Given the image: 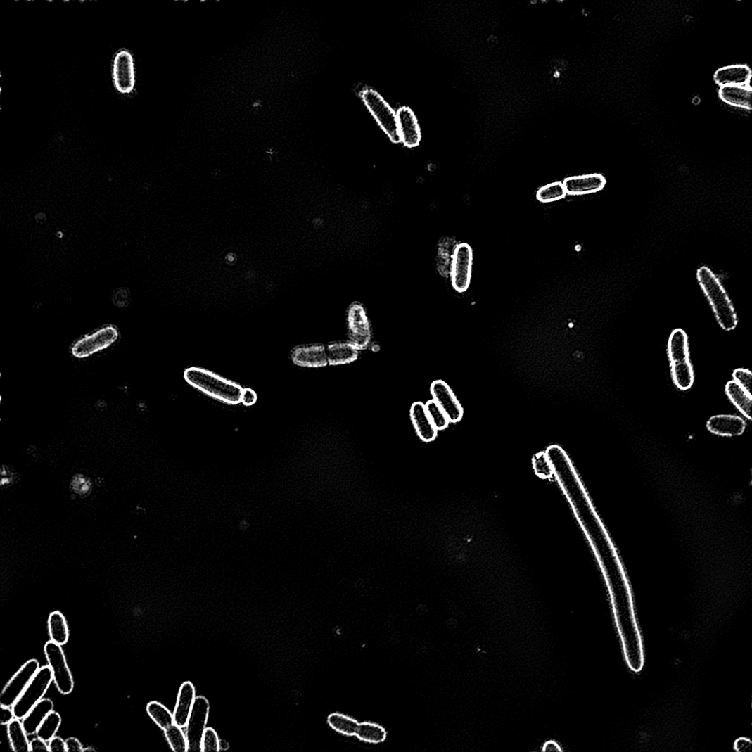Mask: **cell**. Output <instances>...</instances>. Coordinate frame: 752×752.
<instances>
[{
  "mask_svg": "<svg viewBox=\"0 0 752 752\" xmlns=\"http://www.w3.org/2000/svg\"><path fill=\"white\" fill-rule=\"evenodd\" d=\"M533 466L535 471L540 477L547 478L554 473L545 453H540L534 457Z\"/></svg>",
  "mask_w": 752,
  "mask_h": 752,
  "instance_id": "obj_37",
  "label": "cell"
},
{
  "mask_svg": "<svg viewBox=\"0 0 752 752\" xmlns=\"http://www.w3.org/2000/svg\"><path fill=\"white\" fill-rule=\"evenodd\" d=\"M292 362L300 367L308 369H320L327 365L326 345L315 343L298 345L291 354Z\"/></svg>",
  "mask_w": 752,
  "mask_h": 752,
  "instance_id": "obj_15",
  "label": "cell"
},
{
  "mask_svg": "<svg viewBox=\"0 0 752 752\" xmlns=\"http://www.w3.org/2000/svg\"><path fill=\"white\" fill-rule=\"evenodd\" d=\"M119 336V330L115 326H104L77 340L72 345L71 352L78 359L89 357L110 347Z\"/></svg>",
  "mask_w": 752,
  "mask_h": 752,
  "instance_id": "obj_9",
  "label": "cell"
},
{
  "mask_svg": "<svg viewBox=\"0 0 752 752\" xmlns=\"http://www.w3.org/2000/svg\"><path fill=\"white\" fill-rule=\"evenodd\" d=\"M567 195L585 196L604 190L606 179L600 174H591L566 177L562 181Z\"/></svg>",
  "mask_w": 752,
  "mask_h": 752,
  "instance_id": "obj_14",
  "label": "cell"
},
{
  "mask_svg": "<svg viewBox=\"0 0 752 752\" xmlns=\"http://www.w3.org/2000/svg\"><path fill=\"white\" fill-rule=\"evenodd\" d=\"M146 712L162 730L174 724L173 713L158 701H150L146 706Z\"/></svg>",
  "mask_w": 752,
  "mask_h": 752,
  "instance_id": "obj_29",
  "label": "cell"
},
{
  "mask_svg": "<svg viewBox=\"0 0 752 752\" xmlns=\"http://www.w3.org/2000/svg\"><path fill=\"white\" fill-rule=\"evenodd\" d=\"M53 682V673L49 666L41 667L12 707L15 718L22 720L44 699Z\"/></svg>",
  "mask_w": 752,
  "mask_h": 752,
  "instance_id": "obj_4",
  "label": "cell"
},
{
  "mask_svg": "<svg viewBox=\"0 0 752 752\" xmlns=\"http://www.w3.org/2000/svg\"><path fill=\"white\" fill-rule=\"evenodd\" d=\"M181 728L174 724L164 731L165 738L171 749L175 752H189V744L186 734Z\"/></svg>",
  "mask_w": 752,
  "mask_h": 752,
  "instance_id": "obj_31",
  "label": "cell"
},
{
  "mask_svg": "<svg viewBox=\"0 0 752 752\" xmlns=\"http://www.w3.org/2000/svg\"><path fill=\"white\" fill-rule=\"evenodd\" d=\"M8 737L11 749L15 752L30 751L29 735L18 718L7 725Z\"/></svg>",
  "mask_w": 752,
  "mask_h": 752,
  "instance_id": "obj_28",
  "label": "cell"
},
{
  "mask_svg": "<svg viewBox=\"0 0 752 752\" xmlns=\"http://www.w3.org/2000/svg\"><path fill=\"white\" fill-rule=\"evenodd\" d=\"M733 381L737 382L743 388L751 393L752 383V374L748 369H738L732 374Z\"/></svg>",
  "mask_w": 752,
  "mask_h": 752,
  "instance_id": "obj_38",
  "label": "cell"
},
{
  "mask_svg": "<svg viewBox=\"0 0 752 752\" xmlns=\"http://www.w3.org/2000/svg\"><path fill=\"white\" fill-rule=\"evenodd\" d=\"M184 378L192 387L225 404L241 403L244 388L235 381L198 367H189Z\"/></svg>",
  "mask_w": 752,
  "mask_h": 752,
  "instance_id": "obj_3",
  "label": "cell"
},
{
  "mask_svg": "<svg viewBox=\"0 0 752 752\" xmlns=\"http://www.w3.org/2000/svg\"><path fill=\"white\" fill-rule=\"evenodd\" d=\"M50 640L64 646L70 640V628L65 617L59 611L50 613L47 620Z\"/></svg>",
  "mask_w": 752,
  "mask_h": 752,
  "instance_id": "obj_25",
  "label": "cell"
},
{
  "mask_svg": "<svg viewBox=\"0 0 752 752\" xmlns=\"http://www.w3.org/2000/svg\"><path fill=\"white\" fill-rule=\"evenodd\" d=\"M196 688L191 681L184 682L179 689L174 710V721L177 726L185 728L196 698Z\"/></svg>",
  "mask_w": 752,
  "mask_h": 752,
  "instance_id": "obj_18",
  "label": "cell"
},
{
  "mask_svg": "<svg viewBox=\"0 0 752 752\" xmlns=\"http://www.w3.org/2000/svg\"><path fill=\"white\" fill-rule=\"evenodd\" d=\"M545 454L561 487L569 499L578 520L594 549L609 592L630 587L620 558L582 486L569 456L557 445L549 446Z\"/></svg>",
  "mask_w": 752,
  "mask_h": 752,
  "instance_id": "obj_1",
  "label": "cell"
},
{
  "mask_svg": "<svg viewBox=\"0 0 752 752\" xmlns=\"http://www.w3.org/2000/svg\"><path fill=\"white\" fill-rule=\"evenodd\" d=\"M61 723L62 718L60 715L53 710L48 714L45 718V720L39 726L36 734L37 737L48 743L50 740L56 737V734L59 730Z\"/></svg>",
  "mask_w": 752,
  "mask_h": 752,
  "instance_id": "obj_33",
  "label": "cell"
},
{
  "mask_svg": "<svg viewBox=\"0 0 752 752\" xmlns=\"http://www.w3.org/2000/svg\"><path fill=\"white\" fill-rule=\"evenodd\" d=\"M113 85L121 94H130L135 90L136 77L135 61L129 50L122 48L116 52L113 60Z\"/></svg>",
  "mask_w": 752,
  "mask_h": 752,
  "instance_id": "obj_11",
  "label": "cell"
},
{
  "mask_svg": "<svg viewBox=\"0 0 752 752\" xmlns=\"http://www.w3.org/2000/svg\"><path fill=\"white\" fill-rule=\"evenodd\" d=\"M396 115L400 142L409 148L419 145L421 131L414 112L409 108L402 107Z\"/></svg>",
  "mask_w": 752,
  "mask_h": 752,
  "instance_id": "obj_16",
  "label": "cell"
},
{
  "mask_svg": "<svg viewBox=\"0 0 752 752\" xmlns=\"http://www.w3.org/2000/svg\"><path fill=\"white\" fill-rule=\"evenodd\" d=\"M673 381L681 391L690 390L694 382L693 366L689 360L670 364Z\"/></svg>",
  "mask_w": 752,
  "mask_h": 752,
  "instance_id": "obj_27",
  "label": "cell"
},
{
  "mask_svg": "<svg viewBox=\"0 0 752 752\" xmlns=\"http://www.w3.org/2000/svg\"><path fill=\"white\" fill-rule=\"evenodd\" d=\"M231 255H229L228 257H227V260H228L229 262H231V261L233 262L234 261V257H233L234 255H232V257H231Z\"/></svg>",
  "mask_w": 752,
  "mask_h": 752,
  "instance_id": "obj_49",
  "label": "cell"
},
{
  "mask_svg": "<svg viewBox=\"0 0 752 752\" xmlns=\"http://www.w3.org/2000/svg\"><path fill=\"white\" fill-rule=\"evenodd\" d=\"M96 749L91 746L83 748L82 752H94Z\"/></svg>",
  "mask_w": 752,
  "mask_h": 752,
  "instance_id": "obj_48",
  "label": "cell"
},
{
  "mask_svg": "<svg viewBox=\"0 0 752 752\" xmlns=\"http://www.w3.org/2000/svg\"><path fill=\"white\" fill-rule=\"evenodd\" d=\"M54 707L53 701L51 699L44 698L30 710L22 720L23 725L28 735L37 734L45 718L49 713L54 710Z\"/></svg>",
  "mask_w": 752,
  "mask_h": 752,
  "instance_id": "obj_22",
  "label": "cell"
},
{
  "mask_svg": "<svg viewBox=\"0 0 752 752\" xmlns=\"http://www.w3.org/2000/svg\"><path fill=\"white\" fill-rule=\"evenodd\" d=\"M210 706L205 696H197L186 729L189 751L202 752V740L207 729Z\"/></svg>",
  "mask_w": 752,
  "mask_h": 752,
  "instance_id": "obj_10",
  "label": "cell"
},
{
  "mask_svg": "<svg viewBox=\"0 0 752 752\" xmlns=\"http://www.w3.org/2000/svg\"><path fill=\"white\" fill-rule=\"evenodd\" d=\"M66 752H82L83 746L81 742L75 737H71L65 740Z\"/></svg>",
  "mask_w": 752,
  "mask_h": 752,
  "instance_id": "obj_44",
  "label": "cell"
},
{
  "mask_svg": "<svg viewBox=\"0 0 752 752\" xmlns=\"http://www.w3.org/2000/svg\"><path fill=\"white\" fill-rule=\"evenodd\" d=\"M473 264V250L470 244H457L452 260H451L450 278L451 285L458 293H462L469 289Z\"/></svg>",
  "mask_w": 752,
  "mask_h": 752,
  "instance_id": "obj_8",
  "label": "cell"
},
{
  "mask_svg": "<svg viewBox=\"0 0 752 752\" xmlns=\"http://www.w3.org/2000/svg\"><path fill=\"white\" fill-rule=\"evenodd\" d=\"M219 737L212 727H207L202 740V752L219 751Z\"/></svg>",
  "mask_w": 752,
  "mask_h": 752,
  "instance_id": "obj_36",
  "label": "cell"
},
{
  "mask_svg": "<svg viewBox=\"0 0 752 752\" xmlns=\"http://www.w3.org/2000/svg\"><path fill=\"white\" fill-rule=\"evenodd\" d=\"M696 278L708 300L718 324L728 331L737 328L739 324L737 313L721 280L708 266L699 267Z\"/></svg>",
  "mask_w": 752,
  "mask_h": 752,
  "instance_id": "obj_2",
  "label": "cell"
},
{
  "mask_svg": "<svg viewBox=\"0 0 752 752\" xmlns=\"http://www.w3.org/2000/svg\"><path fill=\"white\" fill-rule=\"evenodd\" d=\"M230 748L229 743L227 740L220 739L219 741V751H225Z\"/></svg>",
  "mask_w": 752,
  "mask_h": 752,
  "instance_id": "obj_47",
  "label": "cell"
},
{
  "mask_svg": "<svg viewBox=\"0 0 752 752\" xmlns=\"http://www.w3.org/2000/svg\"><path fill=\"white\" fill-rule=\"evenodd\" d=\"M62 646L50 640L45 644L44 653L57 689L69 695L75 689V680Z\"/></svg>",
  "mask_w": 752,
  "mask_h": 752,
  "instance_id": "obj_5",
  "label": "cell"
},
{
  "mask_svg": "<svg viewBox=\"0 0 752 752\" xmlns=\"http://www.w3.org/2000/svg\"><path fill=\"white\" fill-rule=\"evenodd\" d=\"M432 399L442 408L450 423L459 422L464 415V409L452 389L442 380H435L430 388Z\"/></svg>",
  "mask_w": 752,
  "mask_h": 752,
  "instance_id": "obj_13",
  "label": "cell"
},
{
  "mask_svg": "<svg viewBox=\"0 0 752 752\" xmlns=\"http://www.w3.org/2000/svg\"><path fill=\"white\" fill-rule=\"evenodd\" d=\"M326 352L328 364L331 366H339L357 361L360 350L349 340H338L326 344Z\"/></svg>",
  "mask_w": 752,
  "mask_h": 752,
  "instance_id": "obj_20",
  "label": "cell"
},
{
  "mask_svg": "<svg viewBox=\"0 0 752 752\" xmlns=\"http://www.w3.org/2000/svg\"><path fill=\"white\" fill-rule=\"evenodd\" d=\"M328 722L331 728L345 735H355L359 723L353 718L340 713H333L328 718Z\"/></svg>",
  "mask_w": 752,
  "mask_h": 752,
  "instance_id": "obj_34",
  "label": "cell"
},
{
  "mask_svg": "<svg viewBox=\"0 0 752 752\" xmlns=\"http://www.w3.org/2000/svg\"><path fill=\"white\" fill-rule=\"evenodd\" d=\"M40 668L37 659H30L24 663L0 694V706L12 708Z\"/></svg>",
  "mask_w": 752,
  "mask_h": 752,
  "instance_id": "obj_12",
  "label": "cell"
},
{
  "mask_svg": "<svg viewBox=\"0 0 752 752\" xmlns=\"http://www.w3.org/2000/svg\"><path fill=\"white\" fill-rule=\"evenodd\" d=\"M49 751L47 742L37 737L30 741V751Z\"/></svg>",
  "mask_w": 752,
  "mask_h": 752,
  "instance_id": "obj_45",
  "label": "cell"
},
{
  "mask_svg": "<svg viewBox=\"0 0 752 752\" xmlns=\"http://www.w3.org/2000/svg\"><path fill=\"white\" fill-rule=\"evenodd\" d=\"M566 195L563 182L555 181L541 187L536 197L541 203H552L563 199Z\"/></svg>",
  "mask_w": 752,
  "mask_h": 752,
  "instance_id": "obj_32",
  "label": "cell"
},
{
  "mask_svg": "<svg viewBox=\"0 0 752 752\" xmlns=\"http://www.w3.org/2000/svg\"><path fill=\"white\" fill-rule=\"evenodd\" d=\"M362 741L371 744H379L385 741L387 732L382 727L369 722L360 723L356 734Z\"/></svg>",
  "mask_w": 752,
  "mask_h": 752,
  "instance_id": "obj_30",
  "label": "cell"
},
{
  "mask_svg": "<svg viewBox=\"0 0 752 752\" xmlns=\"http://www.w3.org/2000/svg\"><path fill=\"white\" fill-rule=\"evenodd\" d=\"M257 396L256 393L249 388H244L241 397V403L245 406H253L256 403Z\"/></svg>",
  "mask_w": 752,
  "mask_h": 752,
  "instance_id": "obj_40",
  "label": "cell"
},
{
  "mask_svg": "<svg viewBox=\"0 0 752 752\" xmlns=\"http://www.w3.org/2000/svg\"><path fill=\"white\" fill-rule=\"evenodd\" d=\"M348 337L360 352L370 346L372 340L371 324L364 306L358 302L350 304L346 314Z\"/></svg>",
  "mask_w": 752,
  "mask_h": 752,
  "instance_id": "obj_7",
  "label": "cell"
},
{
  "mask_svg": "<svg viewBox=\"0 0 752 752\" xmlns=\"http://www.w3.org/2000/svg\"><path fill=\"white\" fill-rule=\"evenodd\" d=\"M425 406L431 421L438 431L444 430L447 428L450 423L448 417L442 408L436 403L435 400L433 399L428 400L425 404Z\"/></svg>",
  "mask_w": 752,
  "mask_h": 752,
  "instance_id": "obj_35",
  "label": "cell"
},
{
  "mask_svg": "<svg viewBox=\"0 0 752 752\" xmlns=\"http://www.w3.org/2000/svg\"><path fill=\"white\" fill-rule=\"evenodd\" d=\"M410 417L417 436L425 442H431L438 437V431L427 413L425 404L414 402L410 408Z\"/></svg>",
  "mask_w": 752,
  "mask_h": 752,
  "instance_id": "obj_19",
  "label": "cell"
},
{
  "mask_svg": "<svg viewBox=\"0 0 752 752\" xmlns=\"http://www.w3.org/2000/svg\"><path fill=\"white\" fill-rule=\"evenodd\" d=\"M725 393L732 404L747 420H751L752 398L751 393L743 388L737 382L729 381Z\"/></svg>",
  "mask_w": 752,
  "mask_h": 752,
  "instance_id": "obj_24",
  "label": "cell"
},
{
  "mask_svg": "<svg viewBox=\"0 0 752 752\" xmlns=\"http://www.w3.org/2000/svg\"><path fill=\"white\" fill-rule=\"evenodd\" d=\"M668 356L670 364L689 360V338L681 329L674 330L668 342Z\"/></svg>",
  "mask_w": 752,
  "mask_h": 752,
  "instance_id": "obj_23",
  "label": "cell"
},
{
  "mask_svg": "<svg viewBox=\"0 0 752 752\" xmlns=\"http://www.w3.org/2000/svg\"><path fill=\"white\" fill-rule=\"evenodd\" d=\"M72 485L74 489L77 490L76 492L80 494H85L88 492L90 487V483H89V481H87L86 479L82 476H80L79 478H77V479H75Z\"/></svg>",
  "mask_w": 752,
  "mask_h": 752,
  "instance_id": "obj_43",
  "label": "cell"
},
{
  "mask_svg": "<svg viewBox=\"0 0 752 752\" xmlns=\"http://www.w3.org/2000/svg\"><path fill=\"white\" fill-rule=\"evenodd\" d=\"M751 77V71L748 66L745 65H735L724 67L718 70L714 79L718 85L746 87L749 84Z\"/></svg>",
  "mask_w": 752,
  "mask_h": 752,
  "instance_id": "obj_21",
  "label": "cell"
},
{
  "mask_svg": "<svg viewBox=\"0 0 752 752\" xmlns=\"http://www.w3.org/2000/svg\"><path fill=\"white\" fill-rule=\"evenodd\" d=\"M49 751L66 752L65 741L58 737H55L48 742Z\"/></svg>",
  "mask_w": 752,
  "mask_h": 752,
  "instance_id": "obj_41",
  "label": "cell"
},
{
  "mask_svg": "<svg viewBox=\"0 0 752 752\" xmlns=\"http://www.w3.org/2000/svg\"><path fill=\"white\" fill-rule=\"evenodd\" d=\"M113 302L117 307H127L130 302L129 291L126 288H120L116 291L113 295Z\"/></svg>",
  "mask_w": 752,
  "mask_h": 752,
  "instance_id": "obj_39",
  "label": "cell"
},
{
  "mask_svg": "<svg viewBox=\"0 0 752 752\" xmlns=\"http://www.w3.org/2000/svg\"><path fill=\"white\" fill-rule=\"evenodd\" d=\"M1 708V720H0V724L4 726H7L10 724L15 718L12 708L0 706Z\"/></svg>",
  "mask_w": 752,
  "mask_h": 752,
  "instance_id": "obj_42",
  "label": "cell"
},
{
  "mask_svg": "<svg viewBox=\"0 0 752 752\" xmlns=\"http://www.w3.org/2000/svg\"><path fill=\"white\" fill-rule=\"evenodd\" d=\"M361 96L367 109L390 140L394 143L400 142L397 115L386 100L372 89H364Z\"/></svg>",
  "mask_w": 752,
  "mask_h": 752,
  "instance_id": "obj_6",
  "label": "cell"
},
{
  "mask_svg": "<svg viewBox=\"0 0 752 752\" xmlns=\"http://www.w3.org/2000/svg\"><path fill=\"white\" fill-rule=\"evenodd\" d=\"M746 428L742 417L733 414H720L710 417L707 422V428L715 435L721 437H739Z\"/></svg>",
  "mask_w": 752,
  "mask_h": 752,
  "instance_id": "obj_17",
  "label": "cell"
},
{
  "mask_svg": "<svg viewBox=\"0 0 752 752\" xmlns=\"http://www.w3.org/2000/svg\"><path fill=\"white\" fill-rule=\"evenodd\" d=\"M748 742V741L746 739H739L737 742V744H735V746H737V748L739 751H742L743 749H745L748 746V744H747Z\"/></svg>",
  "mask_w": 752,
  "mask_h": 752,
  "instance_id": "obj_46",
  "label": "cell"
},
{
  "mask_svg": "<svg viewBox=\"0 0 752 752\" xmlns=\"http://www.w3.org/2000/svg\"><path fill=\"white\" fill-rule=\"evenodd\" d=\"M751 96L750 87L726 86L720 91V96L725 103L749 110L751 109Z\"/></svg>",
  "mask_w": 752,
  "mask_h": 752,
  "instance_id": "obj_26",
  "label": "cell"
}]
</instances>
